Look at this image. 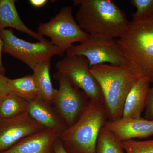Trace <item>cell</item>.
<instances>
[{
    "instance_id": "obj_1",
    "label": "cell",
    "mask_w": 153,
    "mask_h": 153,
    "mask_svg": "<svg viewBox=\"0 0 153 153\" xmlns=\"http://www.w3.org/2000/svg\"><path fill=\"white\" fill-rule=\"evenodd\" d=\"M78 6L76 19L82 30L90 36L119 38L130 22L114 1L110 0H74Z\"/></svg>"
},
{
    "instance_id": "obj_2",
    "label": "cell",
    "mask_w": 153,
    "mask_h": 153,
    "mask_svg": "<svg viewBox=\"0 0 153 153\" xmlns=\"http://www.w3.org/2000/svg\"><path fill=\"white\" fill-rule=\"evenodd\" d=\"M91 71L101 89L108 121L120 119L129 92L143 76L128 66L100 64L92 66Z\"/></svg>"
},
{
    "instance_id": "obj_3",
    "label": "cell",
    "mask_w": 153,
    "mask_h": 153,
    "mask_svg": "<svg viewBox=\"0 0 153 153\" xmlns=\"http://www.w3.org/2000/svg\"><path fill=\"white\" fill-rule=\"evenodd\" d=\"M108 120L103 102L89 100L81 117L58 138L68 153H96L99 134Z\"/></svg>"
},
{
    "instance_id": "obj_4",
    "label": "cell",
    "mask_w": 153,
    "mask_h": 153,
    "mask_svg": "<svg viewBox=\"0 0 153 153\" xmlns=\"http://www.w3.org/2000/svg\"><path fill=\"white\" fill-rule=\"evenodd\" d=\"M117 41L130 66L153 83V23L130 22Z\"/></svg>"
},
{
    "instance_id": "obj_5",
    "label": "cell",
    "mask_w": 153,
    "mask_h": 153,
    "mask_svg": "<svg viewBox=\"0 0 153 153\" xmlns=\"http://www.w3.org/2000/svg\"><path fill=\"white\" fill-rule=\"evenodd\" d=\"M72 9L71 6L64 7L49 22L39 24L38 28L37 33L49 37L51 44L63 54L74 43H82L90 38V35L82 30L75 22Z\"/></svg>"
},
{
    "instance_id": "obj_6",
    "label": "cell",
    "mask_w": 153,
    "mask_h": 153,
    "mask_svg": "<svg viewBox=\"0 0 153 153\" xmlns=\"http://www.w3.org/2000/svg\"><path fill=\"white\" fill-rule=\"evenodd\" d=\"M4 43L3 53H6L27 64L31 69L38 63L51 60L55 55L63 53L50 41L28 42L17 37L10 30L0 31Z\"/></svg>"
},
{
    "instance_id": "obj_7",
    "label": "cell",
    "mask_w": 153,
    "mask_h": 153,
    "mask_svg": "<svg viewBox=\"0 0 153 153\" xmlns=\"http://www.w3.org/2000/svg\"><path fill=\"white\" fill-rule=\"evenodd\" d=\"M66 52L67 55H82L86 57L90 68L105 63L113 66H131L115 39L90 36L86 41L78 45H72Z\"/></svg>"
},
{
    "instance_id": "obj_8",
    "label": "cell",
    "mask_w": 153,
    "mask_h": 153,
    "mask_svg": "<svg viewBox=\"0 0 153 153\" xmlns=\"http://www.w3.org/2000/svg\"><path fill=\"white\" fill-rule=\"evenodd\" d=\"M55 68L64 74L74 87L85 92L89 100L103 102L101 89L91 71L89 63L82 55H66Z\"/></svg>"
},
{
    "instance_id": "obj_9",
    "label": "cell",
    "mask_w": 153,
    "mask_h": 153,
    "mask_svg": "<svg viewBox=\"0 0 153 153\" xmlns=\"http://www.w3.org/2000/svg\"><path fill=\"white\" fill-rule=\"evenodd\" d=\"M53 77L59 82V87L52 105L68 128L81 117L89 99L85 92L74 87L64 74L57 71Z\"/></svg>"
},
{
    "instance_id": "obj_10",
    "label": "cell",
    "mask_w": 153,
    "mask_h": 153,
    "mask_svg": "<svg viewBox=\"0 0 153 153\" xmlns=\"http://www.w3.org/2000/svg\"><path fill=\"white\" fill-rule=\"evenodd\" d=\"M45 129L25 112L10 118H0V153L8 150L31 135Z\"/></svg>"
},
{
    "instance_id": "obj_11",
    "label": "cell",
    "mask_w": 153,
    "mask_h": 153,
    "mask_svg": "<svg viewBox=\"0 0 153 153\" xmlns=\"http://www.w3.org/2000/svg\"><path fill=\"white\" fill-rule=\"evenodd\" d=\"M120 141L138 138L144 139L153 135V120L144 118H121L114 121L108 120L104 126Z\"/></svg>"
},
{
    "instance_id": "obj_12",
    "label": "cell",
    "mask_w": 153,
    "mask_h": 153,
    "mask_svg": "<svg viewBox=\"0 0 153 153\" xmlns=\"http://www.w3.org/2000/svg\"><path fill=\"white\" fill-rule=\"evenodd\" d=\"M27 112L44 128L55 131L58 136L68 128L54 107L41 99L29 102Z\"/></svg>"
},
{
    "instance_id": "obj_13",
    "label": "cell",
    "mask_w": 153,
    "mask_h": 153,
    "mask_svg": "<svg viewBox=\"0 0 153 153\" xmlns=\"http://www.w3.org/2000/svg\"><path fill=\"white\" fill-rule=\"evenodd\" d=\"M57 138L58 134L55 131L45 129L1 153H54V144Z\"/></svg>"
},
{
    "instance_id": "obj_14",
    "label": "cell",
    "mask_w": 153,
    "mask_h": 153,
    "mask_svg": "<svg viewBox=\"0 0 153 153\" xmlns=\"http://www.w3.org/2000/svg\"><path fill=\"white\" fill-rule=\"evenodd\" d=\"M151 82L147 77L142 76L134 83L126 99L123 118H140L145 110L147 96Z\"/></svg>"
},
{
    "instance_id": "obj_15",
    "label": "cell",
    "mask_w": 153,
    "mask_h": 153,
    "mask_svg": "<svg viewBox=\"0 0 153 153\" xmlns=\"http://www.w3.org/2000/svg\"><path fill=\"white\" fill-rule=\"evenodd\" d=\"M16 0H0V31L11 27L25 33L41 42L49 41L38 33L33 31L24 24L19 16Z\"/></svg>"
},
{
    "instance_id": "obj_16",
    "label": "cell",
    "mask_w": 153,
    "mask_h": 153,
    "mask_svg": "<svg viewBox=\"0 0 153 153\" xmlns=\"http://www.w3.org/2000/svg\"><path fill=\"white\" fill-rule=\"evenodd\" d=\"M51 67V60H49L38 63L32 70L38 85L40 99L52 105L57 90L52 86L50 75Z\"/></svg>"
},
{
    "instance_id": "obj_17",
    "label": "cell",
    "mask_w": 153,
    "mask_h": 153,
    "mask_svg": "<svg viewBox=\"0 0 153 153\" xmlns=\"http://www.w3.org/2000/svg\"><path fill=\"white\" fill-rule=\"evenodd\" d=\"M8 85L11 92L29 102L40 99L38 85L33 74L16 79H9Z\"/></svg>"
},
{
    "instance_id": "obj_18",
    "label": "cell",
    "mask_w": 153,
    "mask_h": 153,
    "mask_svg": "<svg viewBox=\"0 0 153 153\" xmlns=\"http://www.w3.org/2000/svg\"><path fill=\"white\" fill-rule=\"evenodd\" d=\"M28 105L29 102L10 92L0 102V118H10L27 112Z\"/></svg>"
},
{
    "instance_id": "obj_19",
    "label": "cell",
    "mask_w": 153,
    "mask_h": 153,
    "mask_svg": "<svg viewBox=\"0 0 153 153\" xmlns=\"http://www.w3.org/2000/svg\"><path fill=\"white\" fill-rule=\"evenodd\" d=\"M96 153H125V151L120 141L112 132L103 127L97 138Z\"/></svg>"
},
{
    "instance_id": "obj_20",
    "label": "cell",
    "mask_w": 153,
    "mask_h": 153,
    "mask_svg": "<svg viewBox=\"0 0 153 153\" xmlns=\"http://www.w3.org/2000/svg\"><path fill=\"white\" fill-rule=\"evenodd\" d=\"M137 9L132 15L133 23H153V0H131Z\"/></svg>"
},
{
    "instance_id": "obj_21",
    "label": "cell",
    "mask_w": 153,
    "mask_h": 153,
    "mask_svg": "<svg viewBox=\"0 0 153 153\" xmlns=\"http://www.w3.org/2000/svg\"><path fill=\"white\" fill-rule=\"evenodd\" d=\"M126 153H153V140H136L134 139L121 141Z\"/></svg>"
},
{
    "instance_id": "obj_22",
    "label": "cell",
    "mask_w": 153,
    "mask_h": 153,
    "mask_svg": "<svg viewBox=\"0 0 153 153\" xmlns=\"http://www.w3.org/2000/svg\"><path fill=\"white\" fill-rule=\"evenodd\" d=\"M144 111V118L153 120V86L148 91Z\"/></svg>"
},
{
    "instance_id": "obj_23",
    "label": "cell",
    "mask_w": 153,
    "mask_h": 153,
    "mask_svg": "<svg viewBox=\"0 0 153 153\" xmlns=\"http://www.w3.org/2000/svg\"><path fill=\"white\" fill-rule=\"evenodd\" d=\"M8 79L0 71V95H6L10 92L8 85Z\"/></svg>"
},
{
    "instance_id": "obj_24",
    "label": "cell",
    "mask_w": 153,
    "mask_h": 153,
    "mask_svg": "<svg viewBox=\"0 0 153 153\" xmlns=\"http://www.w3.org/2000/svg\"><path fill=\"white\" fill-rule=\"evenodd\" d=\"M54 149V153H68L58 138L55 141Z\"/></svg>"
},
{
    "instance_id": "obj_25",
    "label": "cell",
    "mask_w": 153,
    "mask_h": 153,
    "mask_svg": "<svg viewBox=\"0 0 153 153\" xmlns=\"http://www.w3.org/2000/svg\"><path fill=\"white\" fill-rule=\"evenodd\" d=\"M3 47H4V43L1 38L0 37V71L5 75L6 73V69L3 65L2 59V53H3Z\"/></svg>"
},
{
    "instance_id": "obj_26",
    "label": "cell",
    "mask_w": 153,
    "mask_h": 153,
    "mask_svg": "<svg viewBox=\"0 0 153 153\" xmlns=\"http://www.w3.org/2000/svg\"><path fill=\"white\" fill-rule=\"evenodd\" d=\"M48 1L47 0H30V4L35 8H40L45 5Z\"/></svg>"
},
{
    "instance_id": "obj_27",
    "label": "cell",
    "mask_w": 153,
    "mask_h": 153,
    "mask_svg": "<svg viewBox=\"0 0 153 153\" xmlns=\"http://www.w3.org/2000/svg\"><path fill=\"white\" fill-rule=\"evenodd\" d=\"M5 95H0V102H1V100L2 99L3 97Z\"/></svg>"
}]
</instances>
